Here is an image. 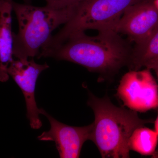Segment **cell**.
<instances>
[{
    "label": "cell",
    "mask_w": 158,
    "mask_h": 158,
    "mask_svg": "<svg viewBox=\"0 0 158 158\" xmlns=\"http://www.w3.org/2000/svg\"><path fill=\"white\" fill-rule=\"evenodd\" d=\"M98 31V35L94 37L85 32L74 34L57 47L41 51L37 58L49 57L73 62L90 72L116 71L130 62L126 46L114 31Z\"/></svg>",
    "instance_id": "obj_1"
},
{
    "label": "cell",
    "mask_w": 158,
    "mask_h": 158,
    "mask_svg": "<svg viewBox=\"0 0 158 158\" xmlns=\"http://www.w3.org/2000/svg\"><path fill=\"white\" fill-rule=\"evenodd\" d=\"M88 105L95 117L90 140L102 157L129 158L128 143L133 131L153 120L141 119L136 111L116 106L107 96L98 98L89 93Z\"/></svg>",
    "instance_id": "obj_2"
},
{
    "label": "cell",
    "mask_w": 158,
    "mask_h": 158,
    "mask_svg": "<svg viewBox=\"0 0 158 158\" xmlns=\"http://www.w3.org/2000/svg\"><path fill=\"white\" fill-rule=\"evenodd\" d=\"M77 4L57 9L47 5L37 7L19 4L12 0V11L19 24L17 34L12 33L13 56L19 60L38 57L53 31L70 19Z\"/></svg>",
    "instance_id": "obj_3"
},
{
    "label": "cell",
    "mask_w": 158,
    "mask_h": 158,
    "mask_svg": "<svg viewBox=\"0 0 158 158\" xmlns=\"http://www.w3.org/2000/svg\"><path fill=\"white\" fill-rule=\"evenodd\" d=\"M143 0H81L73 15L58 33L52 36L43 48L61 45L71 36L86 30H110L131 6Z\"/></svg>",
    "instance_id": "obj_4"
},
{
    "label": "cell",
    "mask_w": 158,
    "mask_h": 158,
    "mask_svg": "<svg viewBox=\"0 0 158 158\" xmlns=\"http://www.w3.org/2000/svg\"><path fill=\"white\" fill-rule=\"evenodd\" d=\"M116 96L130 110L145 112L158 109V86L150 69L131 71L123 77Z\"/></svg>",
    "instance_id": "obj_5"
},
{
    "label": "cell",
    "mask_w": 158,
    "mask_h": 158,
    "mask_svg": "<svg viewBox=\"0 0 158 158\" xmlns=\"http://www.w3.org/2000/svg\"><path fill=\"white\" fill-rule=\"evenodd\" d=\"M158 27V10L153 0H143L131 6L110 30L127 35L139 44Z\"/></svg>",
    "instance_id": "obj_6"
},
{
    "label": "cell",
    "mask_w": 158,
    "mask_h": 158,
    "mask_svg": "<svg viewBox=\"0 0 158 158\" xmlns=\"http://www.w3.org/2000/svg\"><path fill=\"white\" fill-rule=\"evenodd\" d=\"M49 67L46 63L39 64L33 58L27 60H13L8 73L22 91L25 99L27 116L32 129H38L42 125L40 118V109L35 99L36 82L40 74Z\"/></svg>",
    "instance_id": "obj_7"
},
{
    "label": "cell",
    "mask_w": 158,
    "mask_h": 158,
    "mask_svg": "<svg viewBox=\"0 0 158 158\" xmlns=\"http://www.w3.org/2000/svg\"><path fill=\"white\" fill-rule=\"evenodd\" d=\"M39 112L48 119L51 128L38 136V140L55 142L60 158H79L83 144L90 140L93 123L81 127L70 126L58 121L44 109H40Z\"/></svg>",
    "instance_id": "obj_8"
},
{
    "label": "cell",
    "mask_w": 158,
    "mask_h": 158,
    "mask_svg": "<svg viewBox=\"0 0 158 158\" xmlns=\"http://www.w3.org/2000/svg\"><path fill=\"white\" fill-rule=\"evenodd\" d=\"M11 1L2 0L0 7V81L2 82L9 80L8 69L13 60Z\"/></svg>",
    "instance_id": "obj_9"
},
{
    "label": "cell",
    "mask_w": 158,
    "mask_h": 158,
    "mask_svg": "<svg viewBox=\"0 0 158 158\" xmlns=\"http://www.w3.org/2000/svg\"><path fill=\"white\" fill-rule=\"evenodd\" d=\"M158 59V27L147 39L136 44L130 57V62L134 70H138L148 63Z\"/></svg>",
    "instance_id": "obj_10"
},
{
    "label": "cell",
    "mask_w": 158,
    "mask_h": 158,
    "mask_svg": "<svg viewBox=\"0 0 158 158\" xmlns=\"http://www.w3.org/2000/svg\"><path fill=\"white\" fill-rule=\"evenodd\" d=\"M158 135L156 131L141 127L133 131L129 141L130 150L143 156H153L156 153Z\"/></svg>",
    "instance_id": "obj_11"
},
{
    "label": "cell",
    "mask_w": 158,
    "mask_h": 158,
    "mask_svg": "<svg viewBox=\"0 0 158 158\" xmlns=\"http://www.w3.org/2000/svg\"><path fill=\"white\" fill-rule=\"evenodd\" d=\"M33 0H23L26 4H31ZM47 6L57 9H62L76 5L81 0H44Z\"/></svg>",
    "instance_id": "obj_12"
},
{
    "label": "cell",
    "mask_w": 158,
    "mask_h": 158,
    "mask_svg": "<svg viewBox=\"0 0 158 158\" xmlns=\"http://www.w3.org/2000/svg\"><path fill=\"white\" fill-rule=\"evenodd\" d=\"M146 68L149 69H152L155 72L158 80V59L153 60L148 63L145 66Z\"/></svg>",
    "instance_id": "obj_13"
},
{
    "label": "cell",
    "mask_w": 158,
    "mask_h": 158,
    "mask_svg": "<svg viewBox=\"0 0 158 158\" xmlns=\"http://www.w3.org/2000/svg\"><path fill=\"white\" fill-rule=\"evenodd\" d=\"M155 131L158 135V111L157 116L156 118L155 121Z\"/></svg>",
    "instance_id": "obj_14"
},
{
    "label": "cell",
    "mask_w": 158,
    "mask_h": 158,
    "mask_svg": "<svg viewBox=\"0 0 158 158\" xmlns=\"http://www.w3.org/2000/svg\"><path fill=\"white\" fill-rule=\"evenodd\" d=\"M154 4L158 10V0H153Z\"/></svg>",
    "instance_id": "obj_15"
},
{
    "label": "cell",
    "mask_w": 158,
    "mask_h": 158,
    "mask_svg": "<svg viewBox=\"0 0 158 158\" xmlns=\"http://www.w3.org/2000/svg\"><path fill=\"white\" fill-rule=\"evenodd\" d=\"M1 4H2V0H0V7H1Z\"/></svg>",
    "instance_id": "obj_16"
}]
</instances>
